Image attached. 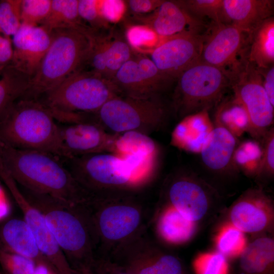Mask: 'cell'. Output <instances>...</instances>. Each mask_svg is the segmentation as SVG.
Here are the masks:
<instances>
[{
    "instance_id": "cell-45",
    "label": "cell",
    "mask_w": 274,
    "mask_h": 274,
    "mask_svg": "<svg viewBox=\"0 0 274 274\" xmlns=\"http://www.w3.org/2000/svg\"><path fill=\"white\" fill-rule=\"evenodd\" d=\"M91 269L94 274H131L108 258H96Z\"/></svg>"
},
{
    "instance_id": "cell-33",
    "label": "cell",
    "mask_w": 274,
    "mask_h": 274,
    "mask_svg": "<svg viewBox=\"0 0 274 274\" xmlns=\"http://www.w3.org/2000/svg\"><path fill=\"white\" fill-rule=\"evenodd\" d=\"M262 156L261 143L255 139H247L239 142L233 156V162L237 172L249 177H256L259 172Z\"/></svg>"
},
{
    "instance_id": "cell-11",
    "label": "cell",
    "mask_w": 274,
    "mask_h": 274,
    "mask_svg": "<svg viewBox=\"0 0 274 274\" xmlns=\"http://www.w3.org/2000/svg\"><path fill=\"white\" fill-rule=\"evenodd\" d=\"M174 80L160 71L148 57L134 53L112 82L120 95L148 98L160 96Z\"/></svg>"
},
{
    "instance_id": "cell-19",
    "label": "cell",
    "mask_w": 274,
    "mask_h": 274,
    "mask_svg": "<svg viewBox=\"0 0 274 274\" xmlns=\"http://www.w3.org/2000/svg\"><path fill=\"white\" fill-rule=\"evenodd\" d=\"M137 24L146 26L160 38L183 33L199 34L203 21L187 12L177 1H163L153 12L144 15L132 14Z\"/></svg>"
},
{
    "instance_id": "cell-6",
    "label": "cell",
    "mask_w": 274,
    "mask_h": 274,
    "mask_svg": "<svg viewBox=\"0 0 274 274\" xmlns=\"http://www.w3.org/2000/svg\"><path fill=\"white\" fill-rule=\"evenodd\" d=\"M80 185L93 196L129 194L145 184L123 158L102 152L62 159Z\"/></svg>"
},
{
    "instance_id": "cell-15",
    "label": "cell",
    "mask_w": 274,
    "mask_h": 274,
    "mask_svg": "<svg viewBox=\"0 0 274 274\" xmlns=\"http://www.w3.org/2000/svg\"><path fill=\"white\" fill-rule=\"evenodd\" d=\"M247 36L235 26L228 23H214L208 36H204L199 59L208 64L230 73L236 68L243 58Z\"/></svg>"
},
{
    "instance_id": "cell-47",
    "label": "cell",
    "mask_w": 274,
    "mask_h": 274,
    "mask_svg": "<svg viewBox=\"0 0 274 274\" xmlns=\"http://www.w3.org/2000/svg\"><path fill=\"white\" fill-rule=\"evenodd\" d=\"M259 71L262 76L263 86L267 95L271 105L274 106V67L273 65L270 67L260 69Z\"/></svg>"
},
{
    "instance_id": "cell-38",
    "label": "cell",
    "mask_w": 274,
    "mask_h": 274,
    "mask_svg": "<svg viewBox=\"0 0 274 274\" xmlns=\"http://www.w3.org/2000/svg\"><path fill=\"white\" fill-rule=\"evenodd\" d=\"M0 266L3 274H36L33 260L0 247Z\"/></svg>"
},
{
    "instance_id": "cell-32",
    "label": "cell",
    "mask_w": 274,
    "mask_h": 274,
    "mask_svg": "<svg viewBox=\"0 0 274 274\" xmlns=\"http://www.w3.org/2000/svg\"><path fill=\"white\" fill-rule=\"evenodd\" d=\"M112 30L107 33L105 55V78L111 81L118 70L134 54L125 35Z\"/></svg>"
},
{
    "instance_id": "cell-13",
    "label": "cell",
    "mask_w": 274,
    "mask_h": 274,
    "mask_svg": "<svg viewBox=\"0 0 274 274\" xmlns=\"http://www.w3.org/2000/svg\"><path fill=\"white\" fill-rule=\"evenodd\" d=\"M204 36L183 33L161 38L149 57L162 73L175 80L200 56Z\"/></svg>"
},
{
    "instance_id": "cell-43",
    "label": "cell",
    "mask_w": 274,
    "mask_h": 274,
    "mask_svg": "<svg viewBox=\"0 0 274 274\" xmlns=\"http://www.w3.org/2000/svg\"><path fill=\"white\" fill-rule=\"evenodd\" d=\"M102 14L109 23H116L125 14L126 6L123 1H100Z\"/></svg>"
},
{
    "instance_id": "cell-9",
    "label": "cell",
    "mask_w": 274,
    "mask_h": 274,
    "mask_svg": "<svg viewBox=\"0 0 274 274\" xmlns=\"http://www.w3.org/2000/svg\"><path fill=\"white\" fill-rule=\"evenodd\" d=\"M167 114L160 96L139 98L118 95L90 114V118L111 133L135 131L148 135L165 124Z\"/></svg>"
},
{
    "instance_id": "cell-25",
    "label": "cell",
    "mask_w": 274,
    "mask_h": 274,
    "mask_svg": "<svg viewBox=\"0 0 274 274\" xmlns=\"http://www.w3.org/2000/svg\"><path fill=\"white\" fill-rule=\"evenodd\" d=\"M112 153L140 163L155 164L157 162L158 149L148 135L130 131L117 134Z\"/></svg>"
},
{
    "instance_id": "cell-46",
    "label": "cell",
    "mask_w": 274,
    "mask_h": 274,
    "mask_svg": "<svg viewBox=\"0 0 274 274\" xmlns=\"http://www.w3.org/2000/svg\"><path fill=\"white\" fill-rule=\"evenodd\" d=\"M13 54L12 40L0 33V73L10 65Z\"/></svg>"
},
{
    "instance_id": "cell-35",
    "label": "cell",
    "mask_w": 274,
    "mask_h": 274,
    "mask_svg": "<svg viewBox=\"0 0 274 274\" xmlns=\"http://www.w3.org/2000/svg\"><path fill=\"white\" fill-rule=\"evenodd\" d=\"M177 3L194 17H207L214 23H223V0H179Z\"/></svg>"
},
{
    "instance_id": "cell-29",
    "label": "cell",
    "mask_w": 274,
    "mask_h": 274,
    "mask_svg": "<svg viewBox=\"0 0 274 274\" xmlns=\"http://www.w3.org/2000/svg\"><path fill=\"white\" fill-rule=\"evenodd\" d=\"M195 223L184 218L169 205L159 217L157 230L165 241L179 245L188 242L193 236L195 231Z\"/></svg>"
},
{
    "instance_id": "cell-41",
    "label": "cell",
    "mask_w": 274,
    "mask_h": 274,
    "mask_svg": "<svg viewBox=\"0 0 274 274\" xmlns=\"http://www.w3.org/2000/svg\"><path fill=\"white\" fill-rule=\"evenodd\" d=\"M78 11L83 22L93 30L109 29L110 23L102 14L100 1L78 0Z\"/></svg>"
},
{
    "instance_id": "cell-26",
    "label": "cell",
    "mask_w": 274,
    "mask_h": 274,
    "mask_svg": "<svg viewBox=\"0 0 274 274\" xmlns=\"http://www.w3.org/2000/svg\"><path fill=\"white\" fill-rule=\"evenodd\" d=\"M246 41L250 44L248 55L244 57L260 69L267 68L274 62V19L270 17L261 22Z\"/></svg>"
},
{
    "instance_id": "cell-28",
    "label": "cell",
    "mask_w": 274,
    "mask_h": 274,
    "mask_svg": "<svg viewBox=\"0 0 274 274\" xmlns=\"http://www.w3.org/2000/svg\"><path fill=\"white\" fill-rule=\"evenodd\" d=\"M40 26L50 33L62 29L92 30L79 15L78 0H52L49 13Z\"/></svg>"
},
{
    "instance_id": "cell-40",
    "label": "cell",
    "mask_w": 274,
    "mask_h": 274,
    "mask_svg": "<svg viewBox=\"0 0 274 274\" xmlns=\"http://www.w3.org/2000/svg\"><path fill=\"white\" fill-rule=\"evenodd\" d=\"M52 0H21V20L22 24L40 26L48 16Z\"/></svg>"
},
{
    "instance_id": "cell-24",
    "label": "cell",
    "mask_w": 274,
    "mask_h": 274,
    "mask_svg": "<svg viewBox=\"0 0 274 274\" xmlns=\"http://www.w3.org/2000/svg\"><path fill=\"white\" fill-rule=\"evenodd\" d=\"M0 247L28 258L37 265H51L41 253L23 219L11 218L0 225Z\"/></svg>"
},
{
    "instance_id": "cell-44",
    "label": "cell",
    "mask_w": 274,
    "mask_h": 274,
    "mask_svg": "<svg viewBox=\"0 0 274 274\" xmlns=\"http://www.w3.org/2000/svg\"><path fill=\"white\" fill-rule=\"evenodd\" d=\"M126 9H129L132 14L144 15L155 10L163 0H129L125 1Z\"/></svg>"
},
{
    "instance_id": "cell-22",
    "label": "cell",
    "mask_w": 274,
    "mask_h": 274,
    "mask_svg": "<svg viewBox=\"0 0 274 274\" xmlns=\"http://www.w3.org/2000/svg\"><path fill=\"white\" fill-rule=\"evenodd\" d=\"M273 1L223 0V23L231 24L247 36L271 17Z\"/></svg>"
},
{
    "instance_id": "cell-42",
    "label": "cell",
    "mask_w": 274,
    "mask_h": 274,
    "mask_svg": "<svg viewBox=\"0 0 274 274\" xmlns=\"http://www.w3.org/2000/svg\"><path fill=\"white\" fill-rule=\"evenodd\" d=\"M260 143L262 156L260 167L256 177L269 178L274 174V127L272 126L265 133Z\"/></svg>"
},
{
    "instance_id": "cell-2",
    "label": "cell",
    "mask_w": 274,
    "mask_h": 274,
    "mask_svg": "<svg viewBox=\"0 0 274 274\" xmlns=\"http://www.w3.org/2000/svg\"><path fill=\"white\" fill-rule=\"evenodd\" d=\"M19 187L28 201L44 216L72 267H91L96 258V245L86 206L68 203Z\"/></svg>"
},
{
    "instance_id": "cell-14",
    "label": "cell",
    "mask_w": 274,
    "mask_h": 274,
    "mask_svg": "<svg viewBox=\"0 0 274 274\" xmlns=\"http://www.w3.org/2000/svg\"><path fill=\"white\" fill-rule=\"evenodd\" d=\"M213 191L194 174L182 173L173 178L167 188L169 205L186 219L196 222L207 214Z\"/></svg>"
},
{
    "instance_id": "cell-7",
    "label": "cell",
    "mask_w": 274,
    "mask_h": 274,
    "mask_svg": "<svg viewBox=\"0 0 274 274\" xmlns=\"http://www.w3.org/2000/svg\"><path fill=\"white\" fill-rule=\"evenodd\" d=\"M129 194L95 196L87 205L96 249L115 250L141 229L143 210Z\"/></svg>"
},
{
    "instance_id": "cell-27",
    "label": "cell",
    "mask_w": 274,
    "mask_h": 274,
    "mask_svg": "<svg viewBox=\"0 0 274 274\" xmlns=\"http://www.w3.org/2000/svg\"><path fill=\"white\" fill-rule=\"evenodd\" d=\"M239 274H273L274 240L262 236L248 244L240 256Z\"/></svg>"
},
{
    "instance_id": "cell-5",
    "label": "cell",
    "mask_w": 274,
    "mask_h": 274,
    "mask_svg": "<svg viewBox=\"0 0 274 274\" xmlns=\"http://www.w3.org/2000/svg\"><path fill=\"white\" fill-rule=\"evenodd\" d=\"M118 95L112 81L83 70L42 96L43 100H38L50 110L56 121L71 124L84 122V115L96 113Z\"/></svg>"
},
{
    "instance_id": "cell-17",
    "label": "cell",
    "mask_w": 274,
    "mask_h": 274,
    "mask_svg": "<svg viewBox=\"0 0 274 274\" xmlns=\"http://www.w3.org/2000/svg\"><path fill=\"white\" fill-rule=\"evenodd\" d=\"M230 222L244 233L267 230L273 224L271 199L260 189L246 191L232 204Z\"/></svg>"
},
{
    "instance_id": "cell-1",
    "label": "cell",
    "mask_w": 274,
    "mask_h": 274,
    "mask_svg": "<svg viewBox=\"0 0 274 274\" xmlns=\"http://www.w3.org/2000/svg\"><path fill=\"white\" fill-rule=\"evenodd\" d=\"M0 166L19 185L33 191L75 205L92 199L62 159L53 154L15 148L0 139Z\"/></svg>"
},
{
    "instance_id": "cell-4",
    "label": "cell",
    "mask_w": 274,
    "mask_h": 274,
    "mask_svg": "<svg viewBox=\"0 0 274 274\" xmlns=\"http://www.w3.org/2000/svg\"><path fill=\"white\" fill-rule=\"evenodd\" d=\"M90 31L76 29L51 32L52 41L22 98L38 100L75 73L83 70L91 46Z\"/></svg>"
},
{
    "instance_id": "cell-20",
    "label": "cell",
    "mask_w": 274,
    "mask_h": 274,
    "mask_svg": "<svg viewBox=\"0 0 274 274\" xmlns=\"http://www.w3.org/2000/svg\"><path fill=\"white\" fill-rule=\"evenodd\" d=\"M52 41V33L41 26L22 24L13 36L12 67L30 79L35 75Z\"/></svg>"
},
{
    "instance_id": "cell-8",
    "label": "cell",
    "mask_w": 274,
    "mask_h": 274,
    "mask_svg": "<svg viewBox=\"0 0 274 274\" xmlns=\"http://www.w3.org/2000/svg\"><path fill=\"white\" fill-rule=\"evenodd\" d=\"M176 81L171 108L180 120L216 107L230 86L229 73L199 59L184 70Z\"/></svg>"
},
{
    "instance_id": "cell-36",
    "label": "cell",
    "mask_w": 274,
    "mask_h": 274,
    "mask_svg": "<svg viewBox=\"0 0 274 274\" xmlns=\"http://www.w3.org/2000/svg\"><path fill=\"white\" fill-rule=\"evenodd\" d=\"M21 0H5L0 2V33L13 36L22 25L20 15Z\"/></svg>"
},
{
    "instance_id": "cell-31",
    "label": "cell",
    "mask_w": 274,
    "mask_h": 274,
    "mask_svg": "<svg viewBox=\"0 0 274 274\" xmlns=\"http://www.w3.org/2000/svg\"><path fill=\"white\" fill-rule=\"evenodd\" d=\"M0 117L27 91L30 78L9 65L0 73Z\"/></svg>"
},
{
    "instance_id": "cell-39",
    "label": "cell",
    "mask_w": 274,
    "mask_h": 274,
    "mask_svg": "<svg viewBox=\"0 0 274 274\" xmlns=\"http://www.w3.org/2000/svg\"><path fill=\"white\" fill-rule=\"evenodd\" d=\"M125 36L132 49L148 53L158 44L161 39L151 28L140 24L128 27Z\"/></svg>"
},
{
    "instance_id": "cell-23",
    "label": "cell",
    "mask_w": 274,
    "mask_h": 274,
    "mask_svg": "<svg viewBox=\"0 0 274 274\" xmlns=\"http://www.w3.org/2000/svg\"><path fill=\"white\" fill-rule=\"evenodd\" d=\"M214 127L208 111L188 115L174 128L170 143L187 152L199 154Z\"/></svg>"
},
{
    "instance_id": "cell-34",
    "label": "cell",
    "mask_w": 274,
    "mask_h": 274,
    "mask_svg": "<svg viewBox=\"0 0 274 274\" xmlns=\"http://www.w3.org/2000/svg\"><path fill=\"white\" fill-rule=\"evenodd\" d=\"M215 243L218 252L230 259L240 257L248 245L245 233L230 222L220 228Z\"/></svg>"
},
{
    "instance_id": "cell-12",
    "label": "cell",
    "mask_w": 274,
    "mask_h": 274,
    "mask_svg": "<svg viewBox=\"0 0 274 274\" xmlns=\"http://www.w3.org/2000/svg\"><path fill=\"white\" fill-rule=\"evenodd\" d=\"M0 178L9 189L23 216V219L31 231L41 253L58 274H75L50 230L44 216L25 198L19 186L7 172Z\"/></svg>"
},
{
    "instance_id": "cell-3",
    "label": "cell",
    "mask_w": 274,
    "mask_h": 274,
    "mask_svg": "<svg viewBox=\"0 0 274 274\" xmlns=\"http://www.w3.org/2000/svg\"><path fill=\"white\" fill-rule=\"evenodd\" d=\"M0 139L15 148L67 158L59 124L38 100L21 98L8 109L0 117Z\"/></svg>"
},
{
    "instance_id": "cell-10",
    "label": "cell",
    "mask_w": 274,
    "mask_h": 274,
    "mask_svg": "<svg viewBox=\"0 0 274 274\" xmlns=\"http://www.w3.org/2000/svg\"><path fill=\"white\" fill-rule=\"evenodd\" d=\"M230 86L234 98L246 109L250 120L248 133L260 142L273 124L274 106L263 86L259 70L245 58L238 66L229 73Z\"/></svg>"
},
{
    "instance_id": "cell-18",
    "label": "cell",
    "mask_w": 274,
    "mask_h": 274,
    "mask_svg": "<svg viewBox=\"0 0 274 274\" xmlns=\"http://www.w3.org/2000/svg\"><path fill=\"white\" fill-rule=\"evenodd\" d=\"M59 127L67 158L93 153L112 152L117 134L109 132L96 123L83 122L59 124Z\"/></svg>"
},
{
    "instance_id": "cell-16",
    "label": "cell",
    "mask_w": 274,
    "mask_h": 274,
    "mask_svg": "<svg viewBox=\"0 0 274 274\" xmlns=\"http://www.w3.org/2000/svg\"><path fill=\"white\" fill-rule=\"evenodd\" d=\"M132 238L120 245L113 253L116 259L123 261L122 264H118L127 271L131 274H185L183 265L177 257L154 252L150 246L142 245V242Z\"/></svg>"
},
{
    "instance_id": "cell-37",
    "label": "cell",
    "mask_w": 274,
    "mask_h": 274,
    "mask_svg": "<svg viewBox=\"0 0 274 274\" xmlns=\"http://www.w3.org/2000/svg\"><path fill=\"white\" fill-rule=\"evenodd\" d=\"M195 274H229L227 258L218 252L202 253L194 259Z\"/></svg>"
},
{
    "instance_id": "cell-48",
    "label": "cell",
    "mask_w": 274,
    "mask_h": 274,
    "mask_svg": "<svg viewBox=\"0 0 274 274\" xmlns=\"http://www.w3.org/2000/svg\"><path fill=\"white\" fill-rule=\"evenodd\" d=\"M75 274H94L91 267L81 266L74 268Z\"/></svg>"
},
{
    "instance_id": "cell-30",
    "label": "cell",
    "mask_w": 274,
    "mask_h": 274,
    "mask_svg": "<svg viewBox=\"0 0 274 274\" xmlns=\"http://www.w3.org/2000/svg\"><path fill=\"white\" fill-rule=\"evenodd\" d=\"M216 107L214 124L223 127L238 139L248 132L249 116L244 106L234 97L222 100Z\"/></svg>"
},
{
    "instance_id": "cell-21",
    "label": "cell",
    "mask_w": 274,
    "mask_h": 274,
    "mask_svg": "<svg viewBox=\"0 0 274 274\" xmlns=\"http://www.w3.org/2000/svg\"><path fill=\"white\" fill-rule=\"evenodd\" d=\"M214 127L199 155L204 167L212 172L229 174L238 172L233 162V156L239 139L223 127Z\"/></svg>"
}]
</instances>
